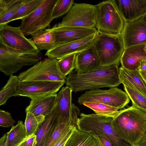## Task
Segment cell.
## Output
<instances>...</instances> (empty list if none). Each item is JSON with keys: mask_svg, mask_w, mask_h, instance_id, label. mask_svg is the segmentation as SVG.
Wrapping results in <instances>:
<instances>
[{"mask_svg": "<svg viewBox=\"0 0 146 146\" xmlns=\"http://www.w3.org/2000/svg\"><path fill=\"white\" fill-rule=\"evenodd\" d=\"M65 83L75 93L104 87H116L121 83L119 68L117 64L101 66L83 74H78L74 70L68 75Z\"/></svg>", "mask_w": 146, "mask_h": 146, "instance_id": "6da1fadb", "label": "cell"}, {"mask_svg": "<svg viewBox=\"0 0 146 146\" xmlns=\"http://www.w3.org/2000/svg\"><path fill=\"white\" fill-rule=\"evenodd\" d=\"M113 125L119 135L134 146L146 132V113L132 105L119 111Z\"/></svg>", "mask_w": 146, "mask_h": 146, "instance_id": "7a4b0ae2", "label": "cell"}, {"mask_svg": "<svg viewBox=\"0 0 146 146\" xmlns=\"http://www.w3.org/2000/svg\"><path fill=\"white\" fill-rule=\"evenodd\" d=\"M39 50L24 52L9 47L0 41V71L11 76L25 66L35 65L42 57Z\"/></svg>", "mask_w": 146, "mask_h": 146, "instance_id": "3957f363", "label": "cell"}, {"mask_svg": "<svg viewBox=\"0 0 146 146\" xmlns=\"http://www.w3.org/2000/svg\"><path fill=\"white\" fill-rule=\"evenodd\" d=\"M96 28L98 31L112 35L121 34L125 22L115 0L102 1L96 5Z\"/></svg>", "mask_w": 146, "mask_h": 146, "instance_id": "277c9868", "label": "cell"}, {"mask_svg": "<svg viewBox=\"0 0 146 146\" xmlns=\"http://www.w3.org/2000/svg\"><path fill=\"white\" fill-rule=\"evenodd\" d=\"M79 115L77 123L79 130L100 132L110 139L113 146H133L120 136L115 130L113 125V117L83 113Z\"/></svg>", "mask_w": 146, "mask_h": 146, "instance_id": "5b68a950", "label": "cell"}, {"mask_svg": "<svg viewBox=\"0 0 146 146\" xmlns=\"http://www.w3.org/2000/svg\"><path fill=\"white\" fill-rule=\"evenodd\" d=\"M94 46L101 66L119 65L125 49L121 35H112L97 31Z\"/></svg>", "mask_w": 146, "mask_h": 146, "instance_id": "8992f818", "label": "cell"}, {"mask_svg": "<svg viewBox=\"0 0 146 146\" xmlns=\"http://www.w3.org/2000/svg\"><path fill=\"white\" fill-rule=\"evenodd\" d=\"M58 60L49 58L39 61L32 67L20 73L18 77L21 82H66L67 77L59 70Z\"/></svg>", "mask_w": 146, "mask_h": 146, "instance_id": "52a82bcc", "label": "cell"}, {"mask_svg": "<svg viewBox=\"0 0 146 146\" xmlns=\"http://www.w3.org/2000/svg\"><path fill=\"white\" fill-rule=\"evenodd\" d=\"M59 0H44L38 7L28 15L21 19L20 26L25 35L50 27L53 20V11Z\"/></svg>", "mask_w": 146, "mask_h": 146, "instance_id": "ba28073f", "label": "cell"}, {"mask_svg": "<svg viewBox=\"0 0 146 146\" xmlns=\"http://www.w3.org/2000/svg\"><path fill=\"white\" fill-rule=\"evenodd\" d=\"M129 101L126 92L115 87L107 90L97 89L86 91L78 98V102L80 105L87 102L101 103L119 110L124 108Z\"/></svg>", "mask_w": 146, "mask_h": 146, "instance_id": "9c48e42d", "label": "cell"}, {"mask_svg": "<svg viewBox=\"0 0 146 146\" xmlns=\"http://www.w3.org/2000/svg\"><path fill=\"white\" fill-rule=\"evenodd\" d=\"M96 5L74 3L59 23L64 26L96 28Z\"/></svg>", "mask_w": 146, "mask_h": 146, "instance_id": "30bf717a", "label": "cell"}, {"mask_svg": "<svg viewBox=\"0 0 146 146\" xmlns=\"http://www.w3.org/2000/svg\"><path fill=\"white\" fill-rule=\"evenodd\" d=\"M72 91L69 87H63L56 96L55 106L58 120L68 123L77 127L79 109L72 101Z\"/></svg>", "mask_w": 146, "mask_h": 146, "instance_id": "8fae6325", "label": "cell"}, {"mask_svg": "<svg viewBox=\"0 0 146 146\" xmlns=\"http://www.w3.org/2000/svg\"><path fill=\"white\" fill-rule=\"evenodd\" d=\"M0 41L9 47L22 52H31L39 50L32 39L26 37L20 26L13 27L6 25L0 27Z\"/></svg>", "mask_w": 146, "mask_h": 146, "instance_id": "7c38bea8", "label": "cell"}, {"mask_svg": "<svg viewBox=\"0 0 146 146\" xmlns=\"http://www.w3.org/2000/svg\"><path fill=\"white\" fill-rule=\"evenodd\" d=\"M63 82H21L17 87L19 96L31 99L57 94Z\"/></svg>", "mask_w": 146, "mask_h": 146, "instance_id": "4fadbf2b", "label": "cell"}, {"mask_svg": "<svg viewBox=\"0 0 146 146\" xmlns=\"http://www.w3.org/2000/svg\"><path fill=\"white\" fill-rule=\"evenodd\" d=\"M97 33L78 40L55 46L47 50L45 55L59 60L68 55L77 54L94 45Z\"/></svg>", "mask_w": 146, "mask_h": 146, "instance_id": "5bb4252c", "label": "cell"}, {"mask_svg": "<svg viewBox=\"0 0 146 146\" xmlns=\"http://www.w3.org/2000/svg\"><path fill=\"white\" fill-rule=\"evenodd\" d=\"M51 29L54 33V46L78 40L97 32L96 28L64 26L59 23Z\"/></svg>", "mask_w": 146, "mask_h": 146, "instance_id": "9a60e30c", "label": "cell"}, {"mask_svg": "<svg viewBox=\"0 0 146 146\" xmlns=\"http://www.w3.org/2000/svg\"><path fill=\"white\" fill-rule=\"evenodd\" d=\"M142 17L125 23L121 34L125 49L146 43V23Z\"/></svg>", "mask_w": 146, "mask_h": 146, "instance_id": "2e32d148", "label": "cell"}, {"mask_svg": "<svg viewBox=\"0 0 146 146\" xmlns=\"http://www.w3.org/2000/svg\"><path fill=\"white\" fill-rule=\"evenodd\" d=\"M117 9L126 22L137 19L146 14V0H115Z\"/></svg>", "mask_w": 146, "mask_h": 146, "instance_id": "e0dca14e", "label": "cell"}, {"mask_svg": "<svg viewBox=\"0 0 146 146\" xmlns=\"http://www.w3.org/2000/svg\"><path fill=\"white\" fill-rule=\"evenodd\" d=\"M101 66L94 44L90 48L76 54L74 70L78 74L88 73Z\"/></svg>", "mask_w": 146, "mask_h": 146, "instance_id": "ac0fdd59", "label": "cell"}, {"mask_svg": "<svg viewBox=\"0 0 146 146\" xmlns=\"http://www.w3.org/2000/svg\"><path fill=\"white\" fill-rule=\"evenodd\" d=\"M146 43L125 49L120 62L121 67L130 70H138L141 62L146 60Z\"/></svg>", "mask_w": 146, "mask_h": 146, "instance_id": "d6986e66", "label": "cell"}, {"mask_svg": "<svg viewBox=\"0 0 146 146\" xmlns=\"http://www.w3.org/2000/svg\"><path fill=\"white\" fill-rule=\"evenodd\" d=\"M56 95L32 99L29 105L25 109L26 113H31L36 116L46 117L55 106Z\"/></svg>", "mask_w": 146, "mask_h": 146, "instance_id": "ffe728a7", "label": "cell"}, {"mask_svg": "<svg viewBox=\"0 0 146 146\" xmlns=\"http://www.w3.org/2000/svg\"><path fill=\"white\" fill-rule=\"evenodd\" d=\"M55 106L50 113L46 117L39 126L36 134L35 146H44L49 139L57 123Z\"/></svg>", "mask_w": 146, "mask_h": 146, "instance_id": "44dd1931", "label": "cell"}, {"mask_svg": "<svg viewBox=\"0 0 146 146\" xmlns=\"http://www.w3.org/2000/svg\"><path fill=\"white\" fill-rule=\"evenodd\" d=\"M119 76L121 83L133 88L146 97V82L138 70H130L121 67Z\"/></svg>", "mask_w": 146, "mask_h": 146, "instance_id": "7402d4cb", "label": "cell"}, {"mask_svg": "<svg viewBox=\"0 0 146 146\" xmlns=\"http://www.w3.org/2000/svg\"><path fill=\"white\" fill-rule=\"evenodd\" d=\"M24 0H0V28L11 21Z\"/></svg>", "mask_w": 146, "mask_h": 146, "instance_id": "603a6c76", "label": "cell"}, {"mask_svg": "<svg viewBox=\"0 0 146 146\" xmlns=\"http://www.w3.org/2000/svg\"><path fill=\"white\" fill-rule=\"evenodd\" d=\"M31 36L33 41L39 50H48L55 45L54 33L51 28L36 31Z\"/></svg>", "mask_w": 146, "mask_h": 146, "instance_id": "cb8c5ba5", "label": "cell"}, {"mask_svg": "<svg viewBox=\"0 0 146 146\" xmlns=\"http://www.w3.org/2000/svg\"><path fill=\"white\" fill-rule=\"evenodd\" d=\"M65 146H98L93 136L89 132L75 129Z\"/></svg>", "mask_w": 146, "mask_h": 146, "instance_id": "d4e9b609", "label": "cell"}, {"mask_svg": "<svg viewBox=\"0 0 146 146\" xmlns=\"http://www.w3.org/2000/svg\"><path fill=\"white\" fill-rule=\"evenodd\" d=\"M21 82L18 76L13 75L10 76L7 83L0 91V106L5 104L10 97L19 96L17 88Z\"/></svg>", "mask_w": 146, "mask_h": 146, "instance_id": "484cf974", "label": "cell"}, {"mask_svg": "<svg viewBox=\"0 0 146 146\" xmlns=\"http://www.w3.org/2000/svg\"><path fill=\"white\" fill-rule=\"evenodd\" d=\"M6 134L7 146H17L26 137L24 124L22 121H19Z\"/></svg>", "mask_w": 146, "mask_h": 146, "instance_id": "4316f807", "label": "cell"}, {"mask_svg": "<svg viewBox=\"0 0 146 146\" xmlns=\"http://www.w3.org/2000/svg\"><path fill=\"white\" fill-rule=\"evenodd\" d=\"M82 105L92 110L96 114L101 115L114 117L119 111L117 108L101 103L87 102Z\"/></svg>", "mask_w": 146, "mask_h": 146, "instance_id": "83f0119b", "label": "cell"}, {"mask_svg": "<svg viewBox=\"0 0 146 146\" xmlns=\"http://www.w3.org/2000/svg\"><path fill=\"white\" fill-rule=\"evenodd\" d=\"M46 117L43 115L36 116L29 112L26 113L24 125L25 128L26 137L35 134L41 124Z\"/></svg>", "mask_w": 146, "mask_h": 146, "instance_id": "f1b7e54d", "label": "cell"}, {"mask_svg": "<svg viewBox=\"0 0 146 146\" xmlns=\"http://www.w3.org/2000/svg\"><path fill=\"white\" fill-rule=\"evenodd\" d=\"M44 0H24L23 4L14 16L11 21L22 19L33 12L42 3Z\"/></svg>", "mask_w": 146, "mask_h": 146, "instance_id": "f546056e", "label": "cell"}, {"mask_svg": "<svg viewBox=\"0 0 146 146\" xmlns=\"http://www.w3.org/2000/svg\"><path fill=\"white\" fill-rule=\"evenodd\" d=\"M123 86L132 105L146 113V97L133 88L125 85Z\"/></svg>", "mask_w": 146, "mask_h": 146, "instance_id": "4dcf8cb0", "label": "cell"}, {"mask_svg": "<svg viewBox=\"0 0 146 146\" xmlns=\"http://www.w3.org/2000/svg\"><path fill=\"white\" fill-rule=\"evenodd\" d=\"M76 54H75L68 55L58 60L59 69L65 76L69 74L75 69Z\"/></svg>", "mask_w": 146, "mask_h": 146, "instance_id": "1f68e13d", "label": "cell"}, {"mask_svg": "<svg viewBox=\"0 0 146 146\" xmlns=\"http://www.w3.org/2000/svg\"><path fill=\"white\" fill-rule=\"evenodd\" d=\"M71 125H72L69 123L58 120L52 134L44 146H53L64 132Z\"/></svg>", "mask_w": 146, "mask_h": 146, "instance_id": "d6a6232c", "label": "cell"}, {"mask_svg": "<svg viewBox=\"0 0 146 146\" xmlns=\"http://www.w3.org/2000/svg\"><path fill=\"white\" fill-rule=\"evenodd\" d=\"M74 3L73 0H59L53 11V19L66 14Z\"/></svg>", "mask_w": 146, "mask_h": 146, "instance_id": "836d02e7", "label": "cell"}, {"mask_svg": "<svg viewBox=\"0 0 146 146\" xmlns=\"http://www.w3.org/2000/svg\"><path fill=\"white\" fill-rule=\"evenodd\" d=\"M87 132L93 136L98 146H113L110 139L104 134L91 131Z\"/></svg>", "mask_w": 146, "mask_h": 146, "instance_id": "e575fe53", "label": "cell"}, {"mask_svg": "<svg viewBox=\"0 0 146 146\" xmlns=\"http://www.w3.org/2000/svg\"><path fill=\"white\" fill-rule=\"evenodd\" d=\"M15 121L12 118L11 114L5 111L0 110V126L9 127L13 126Z\"/></svg>", "mask_w": 146, "mask_h": 146, "instance_id": "d590c367", "label": "cell"}, {"mask_svg": "<svg viewBox=\"0 0 146 146\" xmlns=\"http://www.w3.org/2000/svg\"><path fill=\"white\" fill-rule=\"evenodd\" d=\"M76 127L71 125L61 136L53 146H65L69 138Z\"/></svg>", "mask_w": 146, "mask_h": 146, "instance_id": "8d00e7d4", "label": "cell"}, {"mask_svg": "<svg viewBox=\"0 0 146 146\" xmlns=\"http://www.w3.org/2000/svg\"><path fill=\"white\" fill-rule=\"evenodd\" d=\"M36 139L35 134L26 137L17 146H35Z\"/></svg>", "mask_w": 146, "mask_h": 146, "instance_id": "74e56055", "label": "cell"}, {"mask_svg": "<svg viewBox=\"0 0 146 146\" xmlns=\"http://www.w3.org/2000/svg\"><path fill=\"white\" fill-rule=\"evenodd\" d=\"M134 146H146V132Z\"/></svg>", "mask_w": 146, "mask_h": 146, "instance_id": "f35d334b", "label": "cell"}, {"mask_svg": "<svg viewBox=\"0 0 146 146\" xmlns=\"http://www.w3.org/2000/svg\"><path fill=\"white\" fill-rule=\"evenodd\" d=\"M138 70L139 71L146 70V60H143L141 62Z\"/></svg>", "mask_w": 146, "mask_h": 146, "instance_id": "ab89813d", "label": "cell"}, {"mask_svg": "<svg viewBox=\"0 0 146 146\" xmlns=\"http://www.w3.org/2000/svg\"><path fill=\"white\" fill-rule=\"evenodd\" d=\"M7 134H4L0 139V146H7Z\"/></svg>", "mask_w": 146, "mask_h": 146, "instance_id": "60d3db41", "label": "cell"}, {"mask_svg": "<svg viewBox=\"0 0 146 146\" xmlns=\"http://www.w3.org/2000/svg\"><path fill=\"white\" fill-rule=\"evenodd\" d=\"M139 71L143 78L146 82V70Z\"/></svg>", "mask_w": 146, "mask_h": 146, "instance_id": "b9f144b4", "label": "cell"}, {"mask_svg": "<svg viewBox=\"0 0 146 146\" xmlns=\"http://www.w3.org/2000/svg\"><path fill=\"white\" fill-rule=\"evenodd\" d=\"M142 17L143 20L146 23V14L143 16Z\"/></svg>", "mask_w": 146, "mask_h": 146, "instance_id": "7bdbcfd3", "label": "cell"}, {"mask_svg": "<svg viewBox=\"0 0 146 146\" xmlns=\"http://www.w3.org/2000/svg\"><path fill=\"white\" fill-rule=\"evenodd\" d=\"M145 50H146V46H145Z\"/></svg>", "mask_w": 146, "mask_h": 146, "instance_id": "ee69618b", "label": "cell"}]
</instances>
